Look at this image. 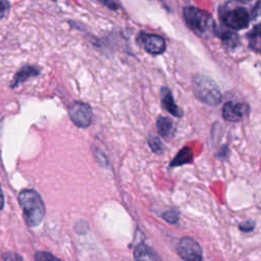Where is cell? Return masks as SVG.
<instances>
[{
    "label": "cell",
    "mask_w": 261,
    "mask_h": 261,
    "mask_svg": "<svg viewBox=\"0 0 261 261\" xmlns=\"http://www.w3.org/2000/svg\"><path fill=\"white\" fill-rule=\"evenodd\" d=\"M162 217L168 222V223H177L178 219H179V213L177 210L175 209H171V210H167L162 214Z\"/></svg>",
    "instance_id": "e0dca14e"
},
{
    "label": "cell",
    "mask_w": 261,
    "mask_h": 261,
    "mask_svg": "<svg viewBox=\"0 0 261 261\" xmlns=\"http://www.w3.org/2000/svg\"><path fill=\"white\" fill-rule=\"evenodd\" d=\"M156 127L159 135L167 140L171 139L174 134V127L172 121L165 116H159L156 121Z\"/></svg>",
    "instance_id": "7c38bea8"
},
{
    "label": "cell",
    "mask_w": 261,
    "mask_h": 261,
    "mask_svg": "<svg viewBox=\"0 0 261 261\" xmlns=\"http://www.w3.org/2000/svg\"><path fill=\"white\" fill-rule=\"evenodd\" d=\"M194 158V153L190 147H184L176 155L175 157L171 160L170 166L175 167V166H181L188 163H191Z\"/></svg>",
    "instance_id": "4fadbf2b"
},
{
    "label": "cell",
    "mask_w": 261,
    "mask_h": 261,
    "mask_svg": "<svg viewBox=\"0 0 261 261\" xmlns=\"http://www.w3.org/2000/svg\"><path fill=\"white\" fill-rule=\"evenodd\" d=\"M3 261H23L22 257L15 252H8L3 256Z\"/></svg>",
    "instance_id": "d6986e66"
},
{
    "label": "cell",
    "mask_w": 261,
    "mask_h": 261,
    "mask_svg": "<svg viewBox=\"0 0 261 261\" xmlns=\"http://www.w3.org/2000/svg\"><path fill=\"white\" fill-rule=\"evenodd\" d=\"M218 13L221 22L234 31L247 28L254 16L241 2H227L219 7Z\"/></svg>",
    "instance_id": "3957f363"
},
{
    "label": "cell",
    "mask_w": 261,
    "mask_h": 261,
    "mask_svg": "<svg viewBox=\"0 0 261 261\" xmlns=\"http://www.w3.org/2000/svg\"><path fill=\"white\" fill-rule=\"evenodd\" d=\"M101 3H103V4H104V5H106V6H108V8H110V9H114V10H116V9L118 8L117 3L113 2V1H101Z\"/></svg>",
    "instance_id": "7402d4cb"
},
{
    "label": "cell",
    "mask_w": 261,
    "mask_h": 261,
    "mask_svg": "<svg viewBox=\"0 0 261 261\" xmlns=\"http://www.w3.org/2000/svg\"><path fill=\"white\" fill-rule=\"evenodd\" d=\"M148 144L151 148V150L156 154H161L164 151V145L160 141V139L156 136H151L148 139Z\"/></svg>",
    "instance_id": "2e32d148"
},
{
    "label": "cell",
    "mask_w": 261,
    "mask_h": 261,
    "mask_svg": "<svg viewBox=\"0 0 261 261\" xmlns=\"http://www.w3.org/2000/svg\"><path fill=\"white\" fill-rule=\"evenodd\" d=\"M35 261H62L48 252H37L35 254Z\"/></svg>",
    "instance_id": "ac0fdd59"
},
{
    "label": "cell",
    "mask_w": 261,
    "mask_h": 261,
    "mask_svg": "<svg viewBox=\"0 0 261 261\" xmlns=\"http://www.w3.org/2000/svg\"><path fill=\"white\" fill-rule=\"evenodd\" d=\"M40 74V69L34 65H24L22 66L14 75L11 81L10 88H16L20 84L24 83L27 80L37 76Z\"/></svg>",
    "instance_id": "30bf717a"
},
{
    "label": "cell",
    "mask_w": 261,
    "mask_h": 261,
    "mask_svg": "<svg viewBox=\"0 0 261 261\" xmlns=\"http://www.w3.org/2000/svg\"><path fill=\"white\" fill-rule=\"evenodd\" d=\"M260 25L257 24L248 35L250 47L255 50L256 52H259L260 50Z\"/></svg>",
    "instance_id": "5bb4252c"
},
{
    "label": "cell",
    "mask_w": 261,
    "mask_h": 261,
    "mask_svg": "<svg viewBox=\"0 0 261 261\" xmlns=\"http://www.w3.org/2000/svg\"><path fill=\"white\" fill-rule=\"evenodd\" d=\"M177 253L184 261H203L200 245L190 237L180 239L177 246Z\"/></svg>",
    "instance_id": "52a82bcc"
},
{
    "label": "cell",
    "mask_w": 261,
    "mask_h": 261,
    "mask_svg": "<svg viewBox=\"0 0 261 261\" xmlns=\"http://www.w3.org/2000/svg\"><path fill=\"white\" fill-rule=\"evenodd\" d=\"M137 42L145 51L152 55L162 54L166 48L163 37L156 34L141 32L137 37Z\"/></svg>",
    "instance_id": "8992f818"
},
{
    "label": "cell",
    "mask_w": 261,
    "mask_h": 261,
    "mask_svg": "<svg viewBox=\"0 0 261 261\" xmlns=\"http://www.w3.org/2000/svg\"><path fill=\"white\" fill-rule=\"evenodd\" d=\"M221 40H222V43L225 45V47L228 49H232L237 47L240 41L239 36L233 32H224L221 35Z\"/></svg>",
    "instance_id": "9a60e30c"
},
{
    "label": "cell",
    "mask_w": 261,
    "mask_h": 261,
    "mask_svg": "<svg viewBox=\"0 0 261 261\" xmlns=\"http://www.w3.org/2000/svg\"><path fill=\"white\" fill-rule=\"evenodd\" d=\"M249 111L250 108L247 103L228 101L222 107V116L227 121L237 122L245 118Z\"/></svg>",
    "instance_id": "ba28073f"
},
{
    "label": "cell",
    "mask_w": 261,
    "mask_h": 261,
    "mask_svg": "<svg viewBox=\"0 0 261 261\" xmlns=\"http://www.w3.org/2000/svg\"><path fill=\"white\" fill-rule=\"evenodd\" d=\"M68 115L71 121L79 127H88L92 123L93 112L91 107L81 101H75L68 107Z\"/></svg>",
    "instance_id": "5b68a950"
},
{
    "label": "cell",
    "mask_w": 261,
    "mask_h": 261,
    "mask_svg": "<svg viewBox=\"0 0 261 261\" xmlns=\"http://www.w3.org/2000/svg\"><path fill=\"white\" fill-rule=\"evenodd\" d=\"M184 18L187 25L196 34L209 38L216 33L214 19L207 11L195 6L184 8Z\"/></svg>",
    "instance_id": "7a4b0ae2"
},
{
    "label": "cell",
    "mask_w": 261,
    "mask_h": 261,
    "mask_svg": "<svg viewBox=\"0 0 261 261\" xmlns=\"http://www.w3.org/2000/svg\"><path fill=\"white\" fill-rule=\"evenodd\" d=\"M18 203L25 223L31 227L38 226L45 216V205L41 196L34 190H22L18 194Z\"/></svg>",
    "instance_id": "6da1fadb"
},
{
    "label": "cell",
    "mask_w": 261,
    "mask_h": 261,
    "mask_svg": "<svg viewBox=\"0 0 261 261\" xmlns=\"http://www.w3.org/2000/svg\"><path fill=\"white\" fill-rule=\"evenodd\" d=\"M10 7L9 2L7 1H0V19L4 17V15L6 14V12L8 11Z\"/></svg>",
    "instance_id": "44dd1931"
},
{
    "label": "cell",
    "mask_w": 261,
    "mask_h": 261,
    "mask_svg": "<svg viewBox=\"0 0 261 261\" xmlns=\"http://www.w3.org/2000/svg\"><path fill=\"white\" fill-rule=\"evenodd\" d=\"M254 227H255V222L252 220H248V221L240 224V229L243 231H246V232L253 230Z\"/></svg>",
    "instance_id": "ffe728a7"
},
{
    "label": "cell",
    "mask_w": 261,
    "mask_h": 261,
    "mask_svg": "<svg viewBox=\"0 0 261 261\" xmlns=\"http://www.w3.org/2000/svg\"><path fill=\"white\" fill-rule=\"evenodd\" d=\"M3 207H4V195L0 186V210H2Z\"/></svg>",
    "instance_id": "603a6c76"
},
{
    "label": "cell",
    "mask_w": 261,
    "mask_h": 261,
    "mask_svg": "<svg viewBox=\"0 0 261 261\" xmlns=\"http://www.w3.org/2000/svg\"><path fill=\"white\" fill-rule=\"evenodd\" d=\"M193 91L196 98L210 106H217L221 101V93L216 83L202 74H197L193 79Z\"/></svg>",
    "instance_id": "277c9868"
},
{
    "label": "cell",
    "mask_w": 261,
    "mask_h": 261,
    "mask_svg": "<svg viewBox=\"0 0 261 261\" xmlns=\"http://www.w3.org/2000/svg\"><path fill=\"white\" fill-rule=\"evenodd\" d=\"M134 259L135 261H161L159 256L144 243L137 245L135 248Z\"/></svg>",
    "instance_id": "8fae6325"
},
{
    "label": "cell",
    "mask_w": 261,
    "mask_h": 261,
    "mask_svg": "<svg viewBox=\"0 0 261 261\" xmlns=\"http://www.w3.org/2000/svg\"><path fill=\"white\" fill-rule=\"evenodd\" d=\"M161 103H162L163 108L170 114H172L176 117L182 116L181 109L176 105V103L172 97V93L167 87H162V89H161Z\"/></svg>",
    "instance_id": "9c48e42d"
}]
</instances>
